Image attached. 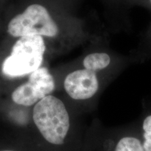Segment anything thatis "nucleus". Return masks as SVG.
I'll return each instance as SVG.
<instances>
[{
    "label": "nucleus",
    "mask_w": 151,
    "mask_h": 151,
    "mask_svg": "<svg viewBox=\"0 0 151 151\" xmlns=\"http://www.w3.org/2000/svg\"><path fill=\"white\" fill-rule=\"evenodd\" d=\"M82 114L52 94L32 109L30 140L39 151H81L87 127Z\"/></svg>",
    "instance_id": "1"
},
{
    "label": "nucleus",
    "mask_w": 151,
    "mask_h": 151,
    "mask_svg": "<svg viewBox=\"0 0 151 151\" xmlns=\"http://www.w3.org/2000/svg\"><path fill=\"white\" fill-rule=\"evenodd\" d=\"M81 151H145L137 122L106 127L94 119L87 127Z\"/></svg>",
    "instance_id": "2"
},
{
    "label": "nucleus",
    "mask_w": 151,
    "mask_h": 151,
    "mask_svg": "<svg viewBox=\"0 0 151 151\" xmlns=\"http://www.w3.org/2000/svg\"><path fill=\"white\" fill-rule=\"evenodd\" d=\"M113 78L83 67L73 69L63 81L65 99L80 114L89 113L96 109L101 92Z\"/></svg>",
    "instance_id": "3"
},
{
    "label": "nucleus",
    "mask_w": 151,
    "mask_h": 151,
    "mask_svg": "<svg viewBox=\"0 0 151 151\" xmlns=\"http://www.w3.org/2000/svg\"><path fill=\"white\" fill-rule=\"evenodd\" d=\"M45 51L42 36L20 37L1 64V73L9 79L29 76L41 67Z\"/></svg>",
    "instance_id": "4"
},
{
    "label": "nucleus",
    "mask_w": 151,
    "mask_h": 151,
    "mask_svg": "<svg viewBox=\"0 0 151 151\" xmlns=\"http://www.w3.org/2000/svg\"><path fill=\"white\" fill-rule=\"evenodd\" d=\"M55 79L48 69L41 67L28 76L27 81L19 85L11 92L8 106L1 108L31 111L40 100L53 93Z\"/></svg>",
    "instance_id": "5"
},
{
    "label": "nucleus",
    "mask_w": 151,
    "mask_h": 151,
    "mask_svg": "<svg viewBox=\"0 0 151 151\" xmlns=\"http://www.w3.org/2000/svg\"><path fill=\"white\" fill-rule=\"evenodd\" d=\"M8 32L14 37L36 35L55 37L59 33V27L45 7L32 4L9 22Z\"/></svg>",
    "instance_id": "6"
},
{
    "label": "nucleus",
    "mask_w": 151,
    "mask_h": 151,
    "mask_svg": "<svg viewBox=\"0 0 151 151\" xmlns=\"http://www.w3.org/2000/svg\"><path fill=\"white\" fill-rule=\"evenodd\" d=\"M140 118L137 120L145 151H151V103L144 101Z\"/></svg>",
    "instance_id": "7"
},
{
    "label": "nucleus",
    "mask_w": 151,
    "mask_h": 151,
    "mask_svg": "<svg viewBox=\"0 0 151 151\" xmlns=\"http://www.w3.org/2000/svg\"><path fill=\"white\" fill-rule=\"evenodd\" d=\"M0 151H39L32 143L12 136L0 137Z\"/></svg>",
    "instance_id": "8"
},
{
    "label": "nucleus",
    "mask_w": 151,
    "mask_h": 151,
    "mask_svg": "<svg viewBox=\"0 0 151 151\" xmlns=\"http://www.w3.org/2000/svg\"><path fill=\"white\" fill-rule=\"evenodd\" d=\"M140 1V0H139ZM141 1L143 4H145L146 6L150 7L151 9V0H141Z\"/></svg>",
    "instance_id": "9"
}]
</instances>
